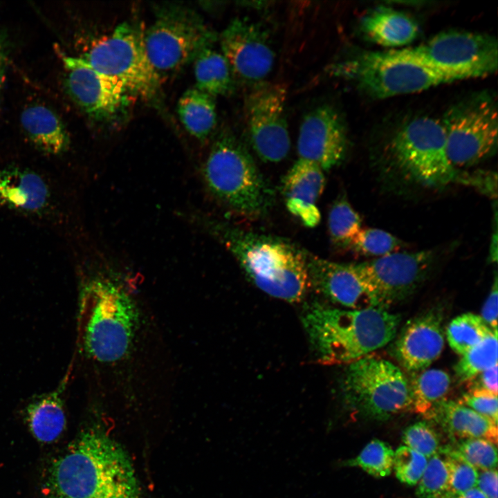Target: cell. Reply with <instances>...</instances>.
Masks as SVG:
<instances>
[{
  "instance_id": "6da1fadb",
  "label": "cell",
  "mask_w": 498,
  "mask_h": 498,
  "mask_svg": "<svg viewBox=\"0 0 498 498\" xmlns=\"http://www.w3.org/2000/svg\"><path fill=\"white\" fill-rule=\"evenodd\" d=\"M42 490L45 498H143L129 454L95 423L50 461Z\"/></svg>"
},
{
  "instance_id": "7a4b0ae2",
  "label": "cell",
  "mask_w": 498,
  "mask_h": 498,
  "mask_svg": "<svg viewBox=\"0 0 498 498\" xmlns=\"http://www.w3.org/2000/svg\"><path fill=\"white\" fill-rule=\"evenodd\" d=\"M191 217L225 246L250 280L264 293L295 303L302 300L311 288L307 252L293 243L203 214H192Z\"/></svg>"
},
{
  "instance_id": "3957f363",
  "label": "cell",
  "mask_w": 498,
  "mask_h": 498,
  "mask_svg": "<svg viewBox=\"0 0 498 498\" xmlns=\"http://www.w3.org/2000/svg\"><path fill=\"white\" fill-rule=\"evenodd\" d=\"M82 340L91 360L110 365L127 359L140 329L137 301L116 275L96 273L80 291Z\"/></svg>"
},
{
  "instance_id": "277c9868",
  "label": "cell",
  "mask_w": 498,
  "mask_h": 498,
  "mask_svg": "<svg viewBox=\"0 0 498 498\" xmlns=\"http://www.w3.org/2000/svg\"><path fill=\"white\" fill-rule=\"evenodd\" d=\"M400 316L379 307L341 309L313 302L302 322L321 364L351 363L385 347L396 336Z\"/></svg>"
},
{
  "instance_id": "5b68a950",
  "label": "cell",
  "mask_w": 498,
  "mask_h": 498,
  "mask_svg": "<svg viewBox=\"0 0 498 498\" xmlns=\"http://www.w3.org/2000/svg\"><path fill=\"white\" fill-rule=\"evenodd\" d=\"M201 174L210 194L239 215L265 216L273 204L271 187L250 153L232 133L218 135Z\"/></svg>"
},
{
  "instance_id": "8992f818",
  "label": "cell",
  "mask_w": 498,
  "mask_h": 498,
  "mask_svg": "<svg viewBox=\"0 0 498 498\" xmlns=\"http://www.w3.org/2000/svg\"><path fill=\"white\" fill-rule=\"evenodd\" d=\"M218 39L198 12L174 3L155 6L154 20L144 30L148 57L160 80L193 62Z\"/></svg>"
},
{
  "instance_id": "52a82bcc",
  "label": "cell",
  "mask_w": 498,
  "mask_h": 498,
  "mask_svg": "<svg viewBox=\"0 0 498 498\" xmlns=\"http://www.w3.org/2000/svg\"><path fill=\"white\" fill-rule=\"evenodd\" d=\"M144 30L138 23L123 21L94 39L82 57L120 82L132 97L156 105L161 98V80L148 57Z\"/></svg>"
},
{
  "instance_id": "ba28073f",
  "label": "cell",
  "mask_w": 498,
  "mask_h": 498,
  "mask_svg": "<svg viewBox=\"0 0 498 498\" xmlns=\"http://www.w3.org/2000/svg\"><path fill=\"white\" fill-rule=\"evenodd\" d=\"M332 75L351 81L370 96L383 99L450 82L400 49L367 51L330 66Z\"/></svg>"
},
{
  "instance_id": "9c48e42d",
  "label": "cell",
  "mask_w": 498,
  "mask_h": 498,
  "mask_svg": "<svg viewBox=\"0 0 498 498\" xmlns=\"http://www.w3.org/2000/svg\"><path fill=\"white\" fill-rule=\"evenodd\" d=\"M344 401L362 417L387 420L412 409L410 382L392 362L366 356L347 367L341 382Z\"/></svg>"
},
{
  "instance_id": "30bf717a",
  "label": "cell",
  "mask_w": 498,
  "mask_h": 498,
  "mask_svg": "<svg viewBox=\"0 0 498 498\" xmlns=\"http://www.w3.org/2000/svg\"><path fill=\"white\" fill-rule=\"evenodd\" d=\"M388 151L395 167L420 185L441 188L458 183L461 172L450 162L441 120L420 116L403 124Z\"/></svg>"
},
{
  "instance_id": "8fae6325",
  "label": "cell",
  "mask_w": 498,
  "mask_h": 498,
  "mask_svg": "<svg viewBox=\"0 0 498 498\" xmlns=\"http://www.w3.org/2000/svg\"><path fill=\"white\" fill-rule=\"evenodd\" d=\"M400 49L450 82L486 77L498 66L497 41L485 33L448 30L418 46Z\"/></svg>"
},
{
  "instance_id": "7c38bea8",
  "label": "cell",
  "mask_w": 498,
  "mask_h": 498,
  "mask_svg": "<svg viewBox=\"0 0 498 498\" xmlns=\"http://www.w3.org/2000/svg\"><path fill=\"white\" fill-rule=\"evenodd\" d=\"M447 154L456 168L477 164L496 151L497 107L487 94H476L452 105L441 120Z\"/></svg>"
},
{
  "instance_id": "4fadbf2b",
  "label": "cell",
  "mask_w": 498,
  "mask_h": 498,
  "mask_svg": "<svg viewBox=\"0 0 498 498\" xmlns=\"http://www.w3.org/2000/svg\"><path fill=\"white\" fill-rule=\"evenodd\" d=\"M435 260L432 250L396 252L350 265L376 306L387 309L421 286Z\"/></svg>"
},
{
  "instance_id": "5bb4252c",
  "label": "cell",
  "mask_w": 498,
  "mask_h": 498,
  "mask_svg": "<svg viewBox=\"0 0 498 498\" xmlns=\"http://www.w3.org/2000/svg\"><path fill=\"white\" fill-rule=\"evenodd\" d=\"M68 93L91 118L106 124L121 122L128 113L132 96L118 80L94 68L82 57L60 49Z\"/></svg>"
},
{
  "instance_id": "9a60e30c",
  "label": "cell",
  "mask_w": 498,
  "mask_h": 498,
  "mask_svg": "<svg viewBox=\"0 0 498 498\" xmlns=\"http://www.w3.org/2000/svg\"><path fill=\"white\" fill-rule=\"evenodd\" d=\"M286 88L282 84H258L246 96L245 113L251 145L264 161L284 159L290 147L286 116Z\"/></svg>"
},
{
  "instance_id": "2e32d148",
  "label": "cell",
  "mask_w": 498,
  "mask_h": 498,
  "mask_svg": "<svg viewBox=\"0 0 498 498\" xmlns=\"http://www.w3.org/2000/svg\"><path fill=\"white\" fill-rule=\"evenodd\" d=\"M221 53L234 76L249 82L263 80L271 71L275 54L266 33L243 18L232 19L219 36Z\"/></svg>"
},
{
  "instance_id": "e0dca14e",
  "label": "cell",
  "mask_w": 498,
  "mask_h": 498,
  "mask_svg": "<svg viewBox=\"0 0 498 498\" xmlns=\"http://www.w3.org/2000/svg\"><path fill=\"white\" fill-rule=\"evenodd\" d=\"M299 158L317 165L323 171L338 165L347 149V136L338 111L322 105L304 118L297 138Z\"/></svg>"
},
{
  "instance_id": "ac0fdd59",
  "label": "cell",
  "mask_w": 498,
  "mask_h": 498,
  "mask_svg": "<svg viewBox=\"0 0 498 498\" xmlns=\"http://www.w3.org/2000/svg\"><path fill=\"white\" fill-rule=\"evenodd\" d=\"M444 343L442 315L430 311L406 323L395 342L394 355L406 370H423L441 356Z\"/></svg>"
},
{
  "instance_id": "d6986e66",
  "label": "cell",
  "mask_w": 498,
  "mask_h": 498,
  "mask_svg": "<svg viewBox=\"0 0 498 498\" xmlns=\"http://www.w3.org/2000/svg\"><path fill=\"white\" fill-rule=\"evenodd\" d=\"M311 288L330 302L350 310L378 307L350 264L326 260L307 252Z\"/></svg>"
},
{
  "instance_id": "ffe728a7",
  "label": "cell",
  "mask_w": 498,
  "mask_h": 498,
  "mask_svg": "<svg viewBox=\"0 0 498 498\" xmlns=\"http://www.w3.org/2000/svg\"><path fill=\"white\" fill-rule=\"evenodd\" d=\"M325 186L323 170L315 163L299 158L283 178L288 210L306 227L318 225L321 214L317 201Z\"/></svg>"
},
{
  "instance_id": "44dd1931",
  "label": "cell",
  "mask_w": 498,
  "mask_h": 498,
  "mask_svg": "<svg viewBox=\"0 0 498 498\" xmlns=\"http://www.w3.org/2000/svg\"><path fill=\"white\" fill-rule=\"evenodd\" d=\"M50 198L48 185L36 172L17 165L0 169L1 208L39 216L48 209Z\"/></svg>"
},
{
  "instance_id": "7402d4cb",
  "label": "cell",
  "mask_w": 498,
  "mask_h": 498,
  "mask_svg": "<svg viewBox=\"0 0 498 498\" xmlns=\"http://www.w3.org/2000/svg\"><path fill=\"white\" fill-rule=\"evenodd\" d=\"M67 379L53 391L32 398L24 410V419L33 437L39 442L51 443L63 434L66 416L63 398Z\"/></svg>"
},
{
  "instance_id": "603a6c76",
  "label": "cell",
  "mask_w": 498,
  "mask_h": 498,
  "mask_svg": "<svg viewBox=\"0 0 498 498\" xmlns=\"http://www.w3.org/2000/svg\"><path fill=\"white\" fill-rule=\"evenodd\" d=\"M426 417L434 420L454 439H484L497 445V425L459 402L445 399Z\"/></svg>"
},
{
  "instance_id": "cb8c5ba5",
  "label": "cell",
  "mask_w": 498,
  "mask_h": 498,
  "mask_svg": "<svg viewBox=\"0 0 498 498\" xmlns=\"http://www.w3.org/2000/svg\"><path fill=\"white\" fill-rule=\"evenodd\" d=\"M360 28L373 42L385 47L396 48L412 43L419 35V26L405 13L379 6L365 14Z\"/></svg>"
},
{
  "instance_id": "d4e9b609",
  "label": "cell",
  "mask_w": 498,
  "mask_h": 498,
  "mask_svg": "<svg viewBox=\"0 0 498 498\" xmlns=\"http://www.w3.org/2000/svg\"><path fill=\"white\" fill-rule=\"evenodd\" d=\"M21 123L30 140L41 151L56 156L68 149L66 129L50 108L42 104L27 107L21 114Z\"/></svg>"
},
{
  "instance_id": "484cf974",
  "label": "cell",
  "mask_w": 498,
  "mask_h": 498,
  "mask_svg": "<svg viewBox=\"0 0 498 498\" xmlns=\"http://www.w3.org/2000/svg\"><path fill=\"white\" fill-rule=\"evenodd\" d=\"M177 112L186 131L200 141L206 140L214 129L215 98L195 86L186 90L180 97Z\"/></svg>"
},
{
  "instance_id": "4316f807",
  "label": "cell",
  "mask_w": 498,
  "mask_h": 498,
  "mask_svg": "<svg viewBox=\"0 0 498 498\" xmlns=\"http://www.w3.org/2000/svg\"><path fill=\"white\" fill-rule=\"evenodd\" d=\"M195 87L216 98L234 89V75L221 53L213 47L203 50L194 59Z\"/></svg>"
},
{
  "instance_id": "83f0119b",
  "label": "cell",
  "mask_w": 498,
  "mask_h": 498,
  "mask_svg": "<svg viewBox=\"0 0 498 498\" xmlns=\"http://www.w3.org/2000/svg\"><path fill=\"white\" fill-rule=\"evenodd\" d=\"M409 382L412 409L427 416L438 404L445 400L451 380L445 371L430 369L421 372Z\"/></svg>"
},
{
  "instance_id": "f1b7e54d",
  "label": "cell",
  "mask_w": 498,
  "mask_h": 498,
  "mask_svg": "<svg viewBox=\"0 0 498 498\" xmlns=\"http://www.w3.org/2000/svg\"><path fill=\"white\" fill-rule=\"evenodd\" d=\"M495 332L497 331L490 329L480 315L466 313L451 320L446 329V338L452 349L463 356Z\"/></svg>"
},
{
  "instance_id": "f546056e",
  "label": "cell",
  "mask_w": 498,
  "mask_h": 498,
  "mask_svg": "<svg viewBox=\"0 0 498 498\" xmlns=\"http://www.w3.org/2000/svg\"><path fill=\"white\" fill-rule=\"evenodd\" d=\"M362 220L344 197L336 200L328 216V228L332 243L338 248L347 249L361 229Z\"/></svg>"
},
{
  "instance_id": "4dcf8cb0",
  "label": "cell",
  "mask_w": 498,
  "mask_h": 498,
  "mask_svg": "<svg viewBox=\"0 0 498 498\" xmlns=\"http://www.w3.org/2000/svg\"><path fill=\"white\" fill-rule=\"evenodd\" d=\"M497 364V332L489 335L461 356L454 366L460 382H468Z\"/></svg>"
},
{
  "instance_id": "1f68e13d",
  "label": "cell",
  "mask_w": 498,
  "mask_h": 498,
  "mask_svg": "<svg viewBox=\"0 0 498 498\" xmlns=\"http://www.w3.org/2000/svg\"><path fill=\"white\" fill-rule=\"evenodd\" d=\"M394 450L389 443L380 439L369 442L353 458L340 464L347 467H357L376 478L389 476L393 470Z\"/></svg>"
},
{
  "instance_id": "d6a6232c",
  "label": "cell",
  "mask_w": 498,
  "mask_h": 498,
  "mask_svg": "<svg viewBox=\"0 0 498 498\" xmlns=\"http://www.w3.org/2000/svg\"><path fill=\"white\" fill-rule=\"evenodd\" d=\"M416 498H449V469L441 450L428 459L426 468L416 484Z\"/></svg>"
},
{
  "instance_id": "836d02e7",
  "label": "cell",
  "mask_w": 498,
  "mask_h": 498,
  "mask_svg": "<svg viewBox=\"0 0 498 498\" xmlns=\"http://www.w3.org/2000/svg\"><path fill=\"white\" fill-rule=\"evenodd\" d=\"M398 237L377 228L360 229L351 242L349 249L364 256L382 257L404 247Z\"/></svg>"
},
{
  "instance_id": "e575fe53",
  "label": "cell",
  "mask_w": 498,
  "mask_h": 498,
  "mask_svg": "<svg viewBox=\"0 0 498 498\" xmlns=\"http://www.w3.org/2000/svg\"><path fill=\"white\" fill-rule=\"evenodd\" d=\"M440 450L445 456L449 469V498L476 487L478 470L453 448L446 447Z\"/></svg>"
},
{
  "instance_id": "d590c367",
  "label": "cell",
  "mask_w": 498,
  "mask_h": 498,
  "mask_svg": "<svg viewBox=\"0 0 498 498\" xmlns=\"http://www.w3.org/2000/svg\"><path fill=\"white\" fill-rule=\"evenodd\" d=\"M453 449L477 470L497 469V445L487 439L459 440Z\"/></svg>"
},
{
  "instance_id": "8d00e7d4",
  "label": "cell",
  "mask_w": 498,
  "mask_h": 498,
  "mask_svg": "<svg viewBox=\"0 0 498 498\" xmlns=\"http://www.w3.org/2000/svg\"><path fill=\"white\" fill-rule=\"evenodd\" d=\"M427 461L425 456L403 445L394 451L393 470L401 483L412 486L419 481Z\"/></svg>"
},
{
  "instance_id": "74e56055",
  "label": "cell",
  "mask_w": 498,
  "mask_h": 498,
  "mask_svg": "<svg viewBox=\"0 0 498 498\" xmlns=\"http://www.w3.org/2000/svg\"><path fill=\"white\" fill-rule=\"evenodd\" d=\"M404 445L430 459L441 449L439 438L433 427L425 421L409 425L403 433Z\"/></svg>"
},
{
  "instance_id": "f35d334b",
  "label": "cell",
  "mask_w": 498,
  "mask_h": 498,
  "mask_svg": "<svg viewBox=\"0 0 498 498\" xmlns=\"http://www.w3.org/2000/svg\"><path fill=\"white\" fill-rule=\"evenodd\" d=\"M459 403L468 407L497 425L498 402L497 394L483 389H470L463 395Z\"/></svg>"
},
{
  "instance_id": "ab89813d",
  "label": "cell",
  "mask_w": 498,
  "mask_h": 498,
  "mask_svg": "<svg viewBox=\"0 0 498 498\" xmlns=\"http://www.w3.org/2000/svg\"><path fill=\"white\" fill-rule=\"evenodd\" d=\"M459 183L473 187L492 198L497 196V174L487 171L461 172Z\"/></svg>"
},
{
  "instance_id": "60d3db41",
  "label": "cell",
  "mask_w": 498,
  "mask_h": 498,
  "mask_svg": "<svg viewBox=\"0 0 498 498\" xmlns=\"http://www.w3.org/2000/svg\"><path fill=\"white\" fill-rule=\"evenodd\" d=\"M498 281L495 275L494 282L481 309L480 317L492 331H497Z\"/></svg>"
},
{
  "instance_id": "b9f144b4",
  "label": "cell",
  "mask_w": 498,
  "mask_h": 498,
  "mask_svg": "<svg viewBox=\"0 0 498 498\" xmlns=\"http://www.w3.org/2000/svg\"><path fill=\"white\" fill-rule=\"evenodd\" d=\"M497 364L480 373L468 382L469 390L483 389L498 393Z\"/></svg>"
},
{
  "instance_id": "7bdbcfd3",
  "label": "cell",
  "mask_w": 498,
  "mask_h": 498,
  "mask_svg": "<svg viewBox=\"0 0 498 498\" xmlns=\"http://www.w3.org/2000/svg\"><path fill=\"white\" fill-rule=\"evenodd\" d=\"M476 487L487 498H497V469L478 470Z\"/></svg>"
},
{
  "instance_id": "ee69618b",
  "label": "cell",
  "mask_w": 498,
  "mask_h": 498,
  "mask_svg": "<svg viewBox=\"0 0 498 498\" xmlns=\"http://www.w3.org/2000/svg\"><path fill=\"white\" fill-rule=\"evenodd\" d=\"M6 61V48L5 39L0 35V91L5 79Z\"/></svg>"
},
{
  "instance_id": "f6af8a7d",
  "label": "cell",
  "mask_w": 498,
  "mask_h": 498,
  "mask_svg": "<svg viewBox=\"0 0 498 498\" xmlns=\"http://www.w3.org/2000/svg\"><path fill=\"white\" fill-rule=\"evenodd\" d=\"M451 498H487L477 487L458 494Z\"/></svg>"
}]
</instances>
